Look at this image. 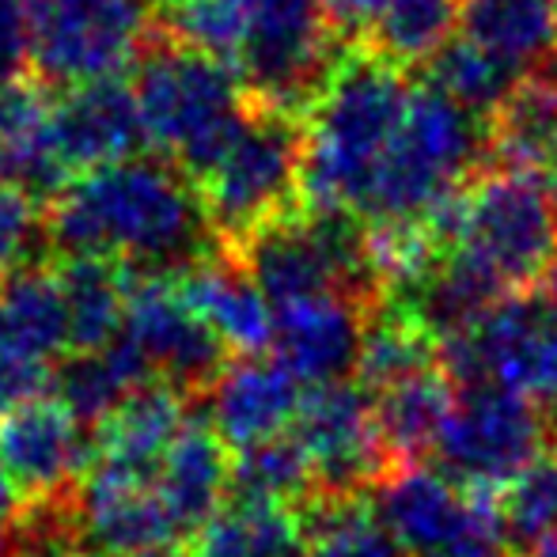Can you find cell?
Masks as SVG:
<instances>
[{
    "label": "cell",
    "instance_id": "19",
    "mask_svg": "<svg viewBox=\"0 0 557 557\" xmlns=\"http://www.w3.org/2000/svg\"><path fill=\"white\" fill-rule=\"evenodd\" d=\"M53 103L38 76L0 88V178L35 198H58L73 183L53 137Z\"/></svg>",
    "mask_w": 557,
    "mask_h": 557
},
{
    "label": "cell",
    "instance_id": "14",
    "mask_svg": "<svg viewBox=\"0 0 557 557\" xmlns=\"http://www.w3.org/2000/svg\"><path fill=\"white\" fill-rule=\"evenodd\" d=\"M368 304L342 293L304 296L273 308V360L288 368L304 387L345 380L357 372Z\"/></svg>",
    "mask_w": 557,
    "mask_h": 557
},
{
    "label": "cell",
    "instance_id": "31",
    "mask_svg": "<svg viewBox=\"0 0 557 557\" xmlns=\"http://www.w3.org/2000/svg\"><path fill=\"white\" fill-rule=\"evenodd\" d=\"M429 84L441 88L447 99H455L467 111L482 114L490 122V114L497 111V103L516 88V81L528 73L505 65L500 58H493L490 50L474 46L470 38H451L433 61H429Z\"/></svg>",
    "mask_w": 557,
    "mask_h": 557
},
{
    "label": "cell",
    "instance_id": "17",
    "mask_svg": "<svg viewBox=\"0 0 557 557\" xmlns=\"http://www.w3.org/2000/svg\"><path fill=\"white\" fill-rule=\"evenodd\" d=\"M69 512L73 531L99 557H133L178 539L152 482L88 470L76 485V505H69Z\"/></svg>",
    "mask_w": 557,
    "mask_h": 557
},
{
    "label": "cell",
    "instance_id": "37",
    "mask_svg": "<svg viewBox=\"0 0 557 557\" xmlns=\"http://www.w3.org/2000/svg\"><path fill=\"white\" fill-rule=\"evenodd\" d=\"M0 557H20V535H15V528H4V523H0Z\"/></svg>",
    "mask_w": 557,
    "mask_h": 557
},
{
    "label": "cell",
    "instance_id": "5",
    "mask_svg": "<svg viewBox=\"0 0 557 557\" xmlns=\"http://www.w3.org/2000/svg\"><path fill=\"white\" fill-rule=\"evenodd\" d=\"M300 171L304 117L255 103L239 140L198 183L201 206L224 247H243L258 227L300 209Z\"/></svg>",
    "mask_w": 557,
    "mask_h": 557
},
{
    "label": "cell",
    "instance_id": "10",
    "mask_svg": "<svg viewBox=\"0 0 557 557\" xmlns=\"http://www.w3.org/2000/svg\"><path fill=\"white\" fill-rule=\"evenodd\" d=\"M334 30L323 0H250L235 61L250 103L304 117L337 61Z\"/></svg>",
    "mask_w": 557,
    "mask_h": 557
},
{
    "label": "cell",
    "instance_id": "8",
    "mask_svg": "<svg viewBox=\"0 0 557 557\" xmlns=\"http://www.w3.org/2000/svg\"><path fill=\"white\" fill-rule=\"evenodd\" d=\"M372 508L406 557H512L497 523V490L455 482L441 467L406 462L375 482Z\"/></svg>",
    "mask_w": 557,
    "mask_h": 557
},
{
    "label": "cell",
    "instance_id": "36",
    "mask_svg": "<svg viewBox=\"0 0 557 557\" xmlns=\"http://www.w3.org/2000/svg\"><path fill=\"white\" fill-rule=\"evenodd\" d=\"M20 516H23V493L15 490L12 474H8L4 462H0V523H4V528H12Z\"/></svg>",
    "mask_w": 557,
    "mask_h": 557
},
{
    "label": "cell",
    "instance_id": "35",
    "mask_svg": "<svg viewBox=\"0 0 557 557\" xmlns=\"http://www.w3.org/2000/svg\"><path fill=\"white\" fill-rule=\"evenodd\" d=\"M323 4L337 30H345V35H364L375 15H380L383 0H323Z\"/></svg>",
    "mask_w": 557,
    "mask_h": 557
},
{
    "label": "cell",
    "instance_id": "6",
    "mask_svg": "<svg viewBox=\"0 0 557 557\" xmlns=\"http://www.w3.org/2000/svg\"><path fill=\"white\" fill-rule=\"evenodd\" d=\"M441 368L455 387L497 383L557 413V296L523 288L441 342Z\"/></svg>",
    "mask_w": 557,
    "mask_h": 557
},
{
    "label": "cell",
    "instance_id": "38",
    "mask_svg": "<svg viewBox=\"0 0 557 557\" xmlns=\"http://www.w3.org/2000/svg\"><path fill=\"white\" fill-rule=\"evenodd\" d=\"M133 557H194V554L178 550L175 543H163V546H152V550H140V554H133Z\"/></svg>",
    "mask_w": 557,
    "mask_h": 557
},
{
    "label": "cell",
    "instance_id": "12",
    "mask_svg": "<svg viewBox=\"0 0 557 557\" xmlns=\"http://www.w3.org/2000/svg\"><path fill=\"white\" fill-rule=\"evenodd\" d=\"M288 433L308 451L315 470V497L368 493L391 470L380 444L372 395L360 383L334 380L308 387Z\"/></svg>",
    "mask_w": 557,
    "mask_h": 557
},
{
    "label": "cell",
    "instance_id": "33",
    "mask_svg": "<svg viewBox=\"0 0 557 557\" xmlns=\"http://www.w3.org/2000/svg\"><path fill=\"white\" fill-rule=\"evenodd\" d=\"M46 239V221L38 198L0 178V273L27 270Z\"/></svg>",
    "mask_w": 557,
    "mask_h": 557
},
{
    "label": "cell",
    "instance_id": "9",
    "mask_svg": "<svg viewBox=\"0 0 557 557\" xmlns=\"http://www.w3.org/2000/svg\"><path fill=\"white\" fill-rule=\"evenodd\" d=\"M554 444V413L497 383L455 387L433 459L455 482L500 490Z\"/></svg>",
    "mask_w": 557,
    "mask_h": 557
},
{
    "label": "cell",
    "instance_id": "16",
    "mask_svg": "<svg viewBox=\"0 0 557 557\" xmlns=\"http://www.w3.org/2000/svg\"><path fill=\"white\" fill-rule=\"evenodd\" d=\"M53 137L73 178L137 156V148L145 145V129L133 84L117 76V81L65 88V96L53 103Z\"/></svg>",
    "mask_w": 557,
    "mask_h": 557
},
{
    "label": "cell",
    "instance_id": "22",
    "mask_svg": "<svg viewBox=\"0 0 557 557\" xmlns=\"http://www.w3.org/2000/svg\"><path fill=\"white\" fill-rule=\"evenodd\" d=\"M69 352V311L53 270H15L0 285V360L50 368Z\"/></svg>",
    "mask_w": 557,
    "mask_h": 557
},
{
    "label": "cell",
    "instance_id": "20",
    "mask_svg": "<svg viewBox=\"0 0 557 557\" xmlns=\"http://www.w3.org/2000/svg\"><path fill=\"white\" fill-rule=\"evenodd\" d=\"M152 485L175 523V535H198L201 523L224 505V493L232 485L227 444L209 421L190 418L171 441Z\"/></svg>",
    "mask_w": 557,
    "mask_h": 557
},
{
    "label": "cell",
    "instance_id": "18",
    "mask_svg": "<svg viewBox=\"0 0 557 557\" xmlns=\"http://www.w3.org/2000/svg\"><path fill=\"white\" fill-rule=\"evenodd\" d=\"M186 421H190L186 391L168 387V383H145L96 425V433H91L96 451H91L88 470L152 482L171 441Z\"/></svg>",
    "mask_w": 557,
    "mask_h": 557
},
{
    "label": "cell",
    "instance_id": "24",
    "mask_svg": "<svg viewBox=\"0 0 557 557\" xmlns=\"http://www.w3.org/2000/svg\"><path fill=\"white\" fill-rule=\"evenodd\" d=\"M304 550L308 516L300 505L232 493L198 528L194 557H304Z\"/></svg>",
    "mask_w": 557,
    "mask_h": 557
},
{
    "label": "cell",
    "instance_id": "26",
    "mask_svg": "<svg viewBox=\"0 0 557 557\" xmlns=\"http://www.w3.org/2000/svg\"><path fill=\"white\" fill-rule=\"evenodd\" d=\"M53 273L69 311V352L111 345L122 331L133 270L111 258H65Z\"/></svg>",
    "mask_w": 557,
    "mask_h": 557
},
{
    "label": "cell",
    "instance_id": "29",
    "mask_svg": "<svg viewBox=\"0 0 557 557\" xmlns=\"http://www.w3.org/2000/svg\"><path fill=\"white\" fill-rule=\"evenodd\" d=\"M308 516V550L304 557H406L387 535L368 493L349 497H315L304 508Z\"/></svg>",
    "mask_w": 557,
    "mask_h": 557
},
{
    "label": "cell",
    "instance_id": "21",
    "mask_svg": "<svg viewBox=\"0 0 557 557\" xmlns=\"http://www.w3.org/2000/svg\"><path fill=\"white\" fill-rule=\"evenodd\" d=\"M178 288L232 352L250 357V352L270 349L273 304L265 300L262 288L247 277L239 262L201 258V262L178 270Z\"/></svg>",
    "mask_w": 557,
    "mask_h": 557
},
{
    "label": "cell",
    "instance_id": "2",
    "mask_svg": "<svg viewBox=\"0 0 557 557\" xmlns=\"http://www.w3.org/2000/svg\"><path fill=\"white\" fill-rule=\"evenodd\" d=\"M410 91L413 84L406 81V69L372 46H349L337 53L331 76L304 111V209L360 213V201L406 114Z\"/></svg>",
    "mask_w": 557,
    "mask_h": 557
},
{
    "label": "cell",
    "instance_id": "39",
    "mask_svg": "<svg viewBox=\"0 0 557 557\" xmlns=\"http://www.w3.org/2000/svg\"><path fill=\"white\" fill-rule=\"evenodd\" d=\"M546 288H550V293L557 296V265H554V270H550V277H546Z\"/></svg>",
    "mask_w": 557,
    "mask_h": 557
},
{
    "label": "cell",
    "instance_id": "40",
    "mask_svg": "<svg viewBox=\"0 0 557 557\" xmlns=\"http://www.w3.org/2000/svg\"><path fill=\"white\" fill-rule=\"evenodd\" d=\"M554 451H557V413H554Z\"/></svg>",
    "mask_w": 557,
    "mask_h": 557
},
{
    "label": "cell",
    "instance_id": "34",
    "mask_svg": "<svg viewBox=\"0 0 557 557\" xmlns=\"http://www.w3.org/2000/svg\"><path fill=\"white\" fill-rule=\"evenodd\" d=\"M27 65V23H23V0H0V88L20 81Z\"/></svg>",
    "mask_w": 557,
    "mask_h": 557
},
{
    "label": "cell",
    "instance_id": "32",
    "mask_svg": "<svg viewBox=\"0 0 557 557\" xmlns=\"http://www.w3.org/2000/svg\"><path fill=\"white\" fill-rule=\"evenodd\" d=\"M232 493L262 500H285V505H308L315 500V470L308 462V451L293 433H281L273 441H262L232 462Z\"/></svg>",
    "mask_w": 557,
    "mask_h": 557
},
{
    "label": "cell",
    "instance_id": "27",
    "mask_svg": "<svg viewBox=\"0 0 557 557\" xmlns=\"http://www.w3.org/2000/svg\"><path fill=\"white\" fill-rule=\"evenodd\" d=\"M53 395L84 421V425H99L114 406H122L137 387L152 383L137 352L114 337L103 349H84L65 357L50 375Z\"/></svg>",
    "mask_w": 557,
    "mask_h": 557
},
{
    "label": "cell",
    "instance_id": "30",
    "mask_svg": "<svg viewBox=\"0 0 557 557\" xmlns=\"http://www.w3.org/2000/svg\"><path fill=\"white\" fill-rule=\"evenodd\" d=\"M497 523L505 550L528 557L539 543L557 535V451L550 447L528 470L497 490Z\"/></svg>",
    "mask_w": 557,
    "mask_h": 557
},
{
    "label": "cell",
    "instance_id": "3",
    "mask_svg": "<svg viewBox=\"0 0 557 557\" xmlns=\"http://www.w3.org/2000/svg\"><path fill=\"white\" fill-rule=\"evenodd\" d=\"M490 156V125L441 88L421 84L398 122L391 148L360 201L364 227L421 224L482 171Z\"/></svg>",
    "mask_w": 557,
    "mask_h": 557
},
{
    "label": "cell",
    "instance_id": "23",
    "mask_svg": "<svg viewBox=\"0 0 557 557\" xmlns=\"http://www.w3.org/2000/svg\"><path fill=\"white\" fill-rule=\"evenodd\" d=\"M451 403H455V383L447 380L441 364L375 391L372 413L391 467L433 459L444 433V421L451 413Z\"/></svg>",
    "mask_w": 557,
    "mask_h": 557
},
{
    "label": "cell",
    "instance_id": "7",
    "mask_svg": "<svg viewBox=\"0 0 557 557\" xmlns=\"http://www.w3.org/2000/svg\"><path fill=\"white\" fill-rule=\"evenodd\" d=\"M156 0H23L27 65L50 88L117 81L148 50Z\"/></svg>",
    "mask_w": 557,
    "mask_h": 557
},
{
    "label": "cell",
    "instance_id": "28",
    "mask_svg": "<svg viewBox=\"0 0 557 557\" xmlns=\"http://www.w3.org/2000/svg\"><path fill=\"white\" fill-rule=\"evenodd\" d=\"M459 15L462 0H383L364 46L403 69L429 65L451 42Z\"/></svg>",
    "mask_w": 557,
    "mask_h": 557
},
{
    "label": "cell",
    "instance_id": "13",
    "mask_svg": "<svg viewBox=\"0 0 557 557\" xmlns=\"http://www.w3.org/2000/svg\"><path fill=\"white\" fill-rule=\"evenodd\" d=\"M96 436L58 395H35L0 418V462L23 500L61 505L84 482Z\"/></svg>",
    "mask_w": 557,
    "mask_h": 557
},
{
    "label": "cell",
    "instance_id": "4",
    "mask_svg": "<svg viewBox=\"0 0 557 557\" xmlns=\"http://www.w3.org/2000/svg\"><path fill=\"white\" fill-rule=\"evenodd\" d=\"M133 99L145 145L175 163L194 186L224 160L255 111L232 69L175 42L145 50L133 76Z\"/></svg>",
    "mask_w": 557,
    "mask_h": 557
},
{
    "label": "cell",
    "instance_id": "1",
    "mask_svg": "<svg viewBox=\"0 0 557 557\" xmlns=\"http://www.w3.org/2000/svg\"><path fill=\"white\" fill-rule=\"evenodd\" d=\"M201 194L163 156L84 171L53 198L46 239L65 258H111L133 273H178L209 258Z\"/></svg>",
    "mask_w": 557,
    "mask_h": 557
},
{
    "label": "cell",
    "instance_id": "25",
    "mask_svg": "<svg viewBox=\"0 0 557 557\" xmlns=\"http://www.w3.org/2000/svg\"><path fill=\"white\" fill-rule=\"evenodd\" d=\"M462 38L531 73L557 50V0H462Z\"/></svg>",
    "mask_w": 557,
    "mask_h": 557
},
{
    "label": "cell",
    "instance_id": "11",
    "mask_svg": "<svg viewBox=\"0 0 557 557\" xmlns=\"http://www.w3.org/2000/svg\"><path fill=\"white\" fill-rule=\"evenodd\" d=\"M117 337L137 352L152 383H168L186 395H198L216 380L227 352L213 326L183 296L178 273H133Z\"/></svg>",
    "mask_w": 557,
    "mask_h": 557
},
{
    "label": "cell",
    "instance_id": "15",
    "mask_svg": "<svg viewBox=\"0 0 557 557\" xmlns=\"http://www.w3.org/2000/svg\"><path fill=\"white\" fill-rule=\"evenodd\" d=\"M304 391L308 387L281 360L262 352L224 360L216 380L206 387L209 425L232 451H247L293 429Z\"/></svg>",
    "mask_w": 557,
    "mask_h": 557
}]
</instances>
